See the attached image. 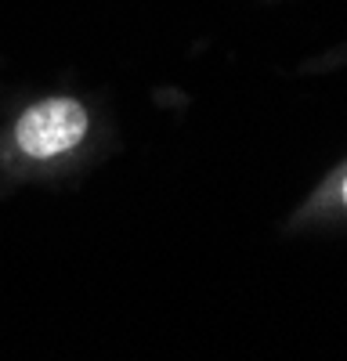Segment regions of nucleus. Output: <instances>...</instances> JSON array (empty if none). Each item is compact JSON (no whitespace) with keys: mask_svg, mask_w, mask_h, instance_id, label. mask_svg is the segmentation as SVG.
<instances>
[{"mask_svg":"<svg viewBox=\"0 0 347 361\" xmlns=\"http://www.w3.org/2000/svg\"><path fill=\"white\" fill-rule=\"evenodd\" d=\"M87 134V112L73 98H47L33 105L15 127L18 148L29 159H51L69 152Z\"/></svg>","mask_w":347,"mask_h":361,"instance_id":"1","label":"nucleus"},{"mask_svg":"<svg viewBox=\"0 0 347 361\" xmlns=\"http://www.w3.org/2000/svg\"><path fill=\"white\" fill-rule=\"evenodd\" d=\"M343 202H347V180H343Z\"/></svg>","mask_w":347,"mask_h":361,"instance_id":"2","label":"nucleus"}]
</instances>
